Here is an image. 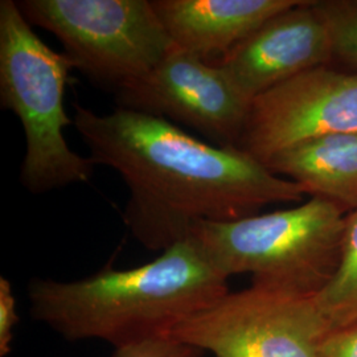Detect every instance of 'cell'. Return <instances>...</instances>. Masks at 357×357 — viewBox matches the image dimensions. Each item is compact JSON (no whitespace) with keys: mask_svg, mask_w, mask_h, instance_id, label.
<instances>
[{"mask_svg":"<svg viewBox=\"0 0 357 357\" xmlns=\"http://www.w3.org/2000/svg\"><path fill=\"white\" fill-rule=\"evenodd\" d=\"M73 125L94 165L113 168L128 200L122 220L149 250H167L200 222H229L271 204H301L306 192L236 147L206 143L175 123L116 107L75 105Z\"/></svg>","mask_w":357,"mask_h":357,"instance_id":"cell-1","label":"cell"},{"mask_svg":"<svg viewBox=\"0 0 357 357\" xmlns=\"http://www.w3.org/2000/svg\"><path fill=\"white\" fill-rule=\"evenodd\" d=\"M228 280L190 237L138 268L109 262L78 281L32 280L28 296L32 317L65 339H101L119 348L168 337L229 293Z\"/></svg>","mask_w":357,"mask_h":357,"instance_id":"cell-2","label":"cell"},{"mask_svg":"<svg viewBox=\"0 0 357 357\" xmlns=\"http://www.w3.org/2000/svg\"><path fill=\"white\" fill-rule=\"evenodd\" d=\"M345 216L330 202L310 197L237 221L200 222L191 238L228 278L250 274L253 283L320 295L342 262Z\"/></svg>","mask_w":357,"mask_h":357,"instance_id":"cell-3","label":"cell"},{"mask_svg":"<svg viewBox=\"0 0 357 357\" xmlns=\"http://www.w3.org/2000/svg\"><path fill=\"white\" fill-rule=\"evenodd\" d=\"M73 69L64 53L38 38L16 1H0V105L22 123L20 181L33 195L88 183L94 174L93 160L73 151L64 137L73 125L64 106Z\"/></svg>","mask_w":357,"mask_h":357,"instance_id":"cell-4","label":"cell"},{"mask_svg":"<svg viewBox=\"0 0 357 357\" xmlns=\"http://www.w3.org/2000/svg\"><path fill=\"white\" fill-rule=\"evenodd\" d=\"M31 26L54 35L75 69L116 91L174 47L151 0H19Z\"/></svg>","mask_w":357,"mask_h":357,"instance_id":"cell-5","label":"cell"},{"mask_svg":"<svg viewBox=\"0 0 357 357\" xmlns=\"http://www.w3.org/2000/svg\"><path fill=\"white\" fill-rule=\"evenodd\" d=\"M318 296L252 282L181 321L169 336L215 357H318L332 326Z\"/></svg>","mask_w":357,"mask_h":357,"instance_id":"cell-6","label":"cell"},{"mask_svg":"<svg viewBox=\"0 0 357 357\" xmlns=\"http://www.w3.org/2000/svg\"><path fill=\"white\" fill-rule=\"evenodd\" d=\"M114 94L118 107L187 126L221 147L237 146L252 105L218 65L175 45Z\"/></svg>","mask_w":357,"mask_h":357,"instance_id":"cell-7","label":"cell"},{"mask_svg":"<svg viewBox=\"0 0 357 357\" xmlns=\"http://www.w3.org/2000/svg\"><path fill=\"white\" fill-rule=\"evenodd\" d=\"M335 134H357V72L323 65L257 97L236 149L265 166L301 142Z\"/></svg>","mask_w":357,"mask_h":357,"instance_id":"cell-8","label":"cell"},{"mask_svg":"<svg viewBox=\"0 0 357 357\" xmlns=\"http://www.w3.org/2000/svg\"><path fill=\"white\" fill-rule=\"evenodd\" d=\"M215 64L253 102L293 77L331 65V33L317 0H301L268 19Z\"/></svg>","mask_w":357,"mask_h":357,"instance_id":"cell-9","label":"cell"},{"mask_svg":"<svg viewBox=\"0 0 357 357\" xmlns=\"http://www.w3.org/2000/svg\"><path fill=\"white\" fill-rule=\"evenodd\" d=\"M174 45L209 63L301 0H151Z\"/></svg>","mask_w":357,"mask_h":357,"instance_id":"cell-10","label":"cell"},{"mask_svg":"<svg viewBox=\"0 0 357 357\" xmlns=\"http://www.w3.org/2000/svg\"><path fill=\"white\" fill-rule=\"evenodd\" d=\"M265 166L344 213L357 211V134L323 135L270 158Z\"/></svg>","mask_w":357,"mask_h":357,"instance_id":"cell-11","label":"cell"},{"mask_svg":"<svg viewBox=\"0 0 357 357\" xmlns=\"http://www.w3.org/2000/svg\"><path fill=\"white\" fill-rule=\"evenodd\" d=\"M318 298L332 326L357 318V211L345 216L342 262Z\"/></svg>","mask_w":357,"mask_h":357,"instance_id":"cell-12","label":"cell"},{"mask_svg":"<svg viewBox=\"0 0 357 357\" xmlns=\"http://www.w3.org/2000/svg\"><path fill=\"white\" fill-rule=\"evenodd\" d=\"M332 40V64L357 72V0H317Z\"/></svg>","mask_w":357,"mask_h":357,"instance_id":"cell-13","label":"cell"},{"mask_svg":"<svg viewBox=\"0 0 357 357\" xmlns=\"http://www.w3.org/2000/svg\"><path fill=\"white\" fill-rule=\"evenodd\" d=\"M203 349L168 336L115 348L113 357H203Z\"/></svg>","mask_w":357,"mask_h":357,"instance_id":"cell-14","label":"cell"},{"mask_svg":"<svg viewBox=\"0 0 357 357\" xmlns=\"http://www.w3.org/2000/svg\"><path fill=\"white\" fill-rule=\"evenodd\" d=\"M318 357H357V318L331 326L320 343Z\"/></svg>","mask_w":357,"mask_h":357,"instance_id":"cell-15","label":"cell"},{"mask_svg":"<svg viewBox=\"0 0 357 357\" xmlns=\"http://www.w3.org/2000/svg\"><path fill=\"white\" fill-rule=\"evenodd\" d=\"M19 323L16 312V299L13 296L11 283L6 278H0V356L10 354L13 330Z\"/></svg>","mask_w":357,"mask_h":357,"instance_id":"cell-16","label":"cell"}]
</instances>
